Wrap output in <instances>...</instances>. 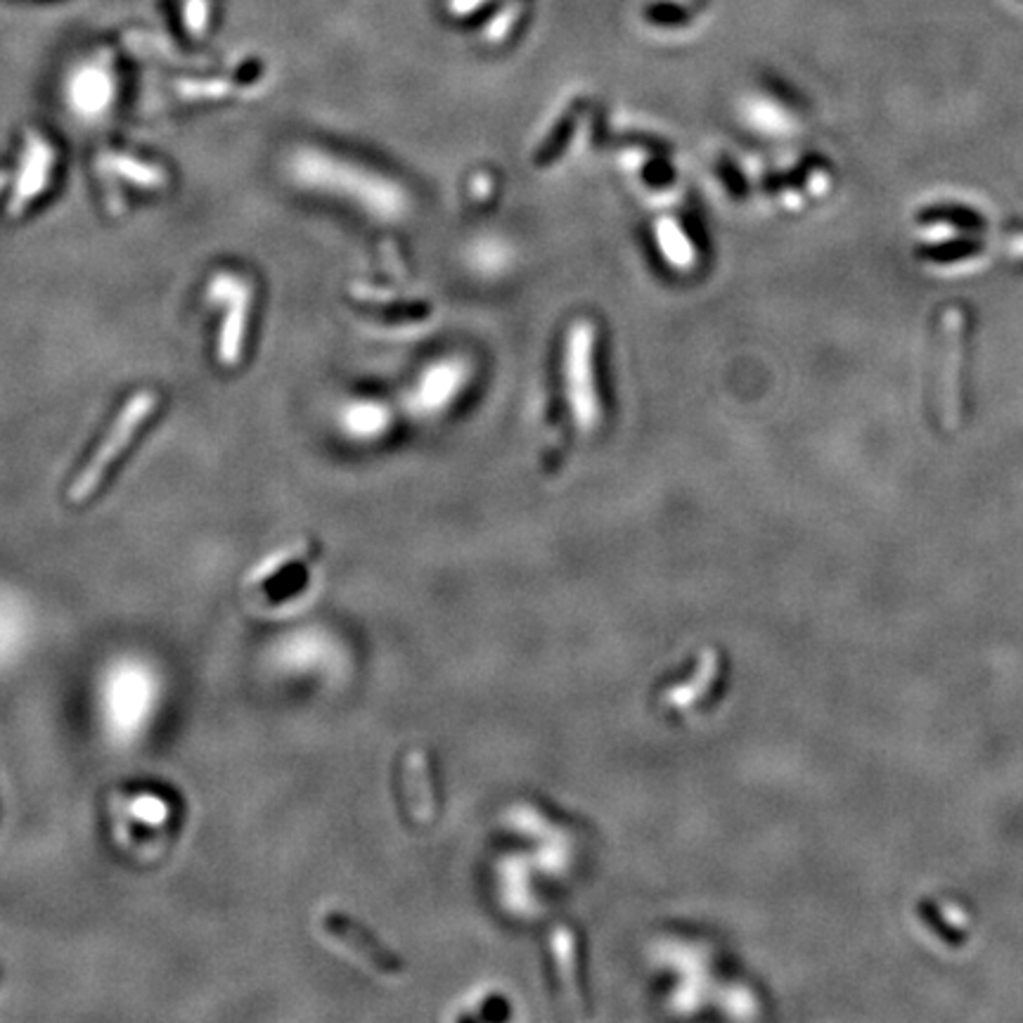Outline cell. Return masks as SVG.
Wrapping results in <instances>:
<instances>
[{"mask_svg":"<svg viewBox=\"0 0 1023 1023\" xmlns=\"http://www.w3.org/2000/svg\"><path fill=\"white\" fill-rule=\"evenodd\" d=\"M325 934L335 943H339V946H344L346 953H351L356 959H360V962H363L368 969L382 973V976L403 973L401 957L387 950L363 924H358L351 917L341 915V912H327Z\"/></svg>","mask_w":1023,"mask_h":1023,"instance_id":"obj_6","label":"cell"},{"mask_svg":"<svg viewBox=\"0 0 1023 1023\" xmlns=\"http://www.w3.org/2000/svg\"><path fill=\"white\" fill-rule=\"evenodd\" d=\"M306 176L327 187V193L356 204L372 220L396 224L411 211V197L401 183L377 168L344 160V156L341 160L329 154L311 156Z\"/></svg>","mask_w":1023,"mask_h":1023,"instance_id":"obj_1","label":"cell"},{"mask_svg":"<svg viewBox=\"0 0 1023 1023\" xmlns=\"http://www.w3.org/2000/svg\"><path fill=\"white\" fill-rule=\"evenodd\" d=\"M154 405H156V396L152 391L135 393V396H131V401L123 405V411H121L119 420L115 422L112 432H109V436L105 438V444L98 448L96 455H92V460L81 471V477H78L74 481V486L69 488V500L72 502H84L92 493H96V488L100 486L107 467L112 465L119 458V453L131 444L138 427L154 411Z\"/></svg>","mask_w":1023,"mask_h":1023,"instance_id":"obj_3","label":"cell"},{"mask_svg":"<svg viewBox=\"0 0 1023 1023\" xmlns=\"http://www.w3.org/2000/svg\"><path fill=\"white\" fill-rule=\"evenodd\" d=\"M220 287L226 290L224 277H218ZM226 296L230 302V308L226 313L224 329H220V363L224 366H235L242 351V337H244V327H247V316H249V302H251V292L244 285V282L238 280V285H232L230 292L226 290Z\"/></svg>","mask_w":1023,"mask_h":1023,"instance_id":"obj_9","label":"cell"},{"mask_svg":"<svg viewBox=\"0 0 1023 1023\" xmlns=\"http://www.w3.org/2000/svg\"><path fill=\"white\" fill-rule=\"evenodd\" d=\"M948 346H946V422L955 424L957 417V368L959 358H962V325H959V311H950V323H946Z\"/></svg>","mask_w":1023,"mask_h":1023,"instance_id":"obj_11","label":"cell"},{"mask_svg":"<svg viewBox=\"0 0 1023 1023\" xmlns=\"http://www.w3.org/2000/svg\"><path fill=\"white\" fill-rule=\"evenodd\" d=\"M51 166H53V148L45 143L43 138L31 133L26 138V154H24V164H22V178L18 183V191H14L10 199V214L18 216L24 211L26 204L34 199L36 195L43 193L45 183H48L51 176Z\"/></svg>","mask_w":1023,"mask_h":1023,"instance_id":"obj_8","label":"cell"},{"mask_svg":"<svg viewBox=\"0 0 1023 1023\" xmlns=\"http://www.w3.org/2000/svg\"><path fill=\"white\" fill-rule=\"evenodd\" d=\"M112 166L121 173V176L131 178V181L138 183V185L152 187V185H160V183H162V173H160V171L150 168V166H143V164H138L135 160H129V156H115Z\"/></svg>","mask_w":1023,"mask_h":1023,"instance_id":"obj_13","label":"cell"},{"mask_svg":"<svg viewBox=\"0 0 1023 1023\" xmlns=\"http://www.w3.org/2000/svg\"><path fill=\"white\" fill-rule=\"evenodd\" d=\"M647 14H650V20L656 22V24H681V22H685V12L681 8L668 6V3H659V6L647 8Z\"/></svg>","mask_w":1023,"mask_h":1023,"instance_id":"obj_14","label":"cell"},{"mask_svg":"<svg viewBox=\"0 0 1023 1023\" xmlns=\"http://www.w3.org/2000/svg\"><path fill=\"white\" fill-rule=\"evenodd\" d=\"M595 346V329L588 320H578L564 341V382L569 396L566 401L572 403L574 424L580 432H595L602 424Z\"/></svg>","mask_w":1023,"mask_h":1023,"instance_id":"obj_2","label":"cell"},{"mask_svg":"<svg viewBox=\"0 0 1023 1023\" xmlns=\"http://www.w3.org/2000/svg\"><path fill=\"white\" fill-rule=\"evenodd\" d=\"M718 675V656L711 652L708 654L704 661H701V666L699 671L692 675V681L689 685H683L678 689H673L668 699L673 706H678V708H687V706H697L699 704V697L706 699L708 695V689H711V685H708L706 681H711Z\"/></svg>","mask_w":1023,"mask_h":1023,"instance_id":"obj_12","label":"cell"},{"mask_svg":"<svg viewBox=\"0 0 1023 1023\" xmlns=\"http://www.w3.org/2000/svg\"><path fill=\"white\" fill-rule=\"evenodd\" d=\"M549 953L555 959V973L564 1000L569 1002L572 1012L580 1019L588 1016V998L584 986V953H580V938L569 924H557L549 940Z\"/></svg>","mask_w":1023,"mask_h":1023,"instance_id":"obj_7","label":"cell"},{"mask_svg":"<svg viewBox=\"0 0 1023 1023\" xmlns=\"http://www.w3.org/2000/svg\"><path fill=\"white\" fill-rule=\"evenodd\" d=\"M401 792L407 815L413 823L429 827L438 820L440 796L432 755L424 749H411L401 765Z\"/></svg>","mask_w":1023,"mask_h":1023,"instance_id":"obj_4","label":"cell"},{"mask_svg":"<svg viewBox=\"0 0 1023 1023\" xmlns=\"http://www.w3.org/2000/svg\"><path fill=\"white\" fill-rule=\"evenodd\" d=\"M341 427L356 440H377L382 438L391 427V411L374 399H360L346 405L341 415Z\"/></svg>","mask_w":1023,"mask_h":1023,"instance_id":"obj_10","label":"cell"},{"mask_svg":"<svg viewBox=\"0 0 1023 1023\" xmlns=\"http://www.w3.org/2000/svg\"><path fill=\"white\" fill-rule=\"evenodd\" d=\"M469 384V366L460 358H438L424 368L413 387L411 403L422 415L444 413Z\"/></svg>","mask_w":1023,"mask_h":1023,"instance_id":"obj_5","label":"cell"}]
</instances>
